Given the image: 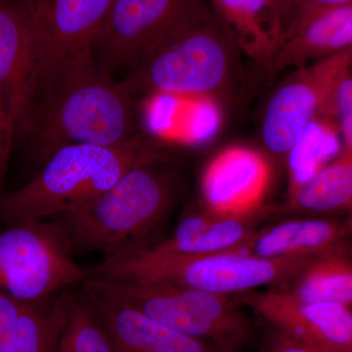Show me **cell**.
<instances>
[{
    "instance_id": "obj_1",
    "label": "cell",
    "mask_w": 352,
    "mask_h": 352,
    "mask_svg": "<svg viewBox=\"0 0 352 352\" xmlns=\"http://www.w3.org/2000/svg\"><path fill=\"white\" fill-rule=\"evenodd\" d=\"M134 103L126 85L87 53L41 85L20 132L31 134L43 160L65 146L119 144L139 135Z\"/></svg>"
},
{
    "instance_id": "obj_2",
    "label": "cell",
    "mask_w": 352,
    "mask_h": 352,
    "mask_svg": "<svg viewBox=\"0 0 352 352\" xmlns=\"http://www.w3.org/2000/svg\"><path fill=\"white\" fill-rule=\"evenodd\" d=\"M160 159L156 148L141 135L115 145L65 146L45 160L27 184L0 201V210L13 223L73 214L131 168Z\"/></svg>"
},
{
    "instance_id": "obj_3",
    "label": "cell",
    "mask_w": 352,
    "mask_h": 352,
    "mask_svg": "<svg viewBox=\"0 0 352 352\" xmlns=\"http://www.w3.org/2000/svg\"><path fill=\"white\" fill-rule=\"evenodd\" d=\"M236 48L203 0L146 51L122 82L135 99L140 95L214 98L230 80Z\"/></svg>"
},
{
    "instance_id": "obj_4",
    "label": "cell",
    "mask_w": 352,
    "mask_h": 352,
    "mask_svg": "<svg viewBox=\"0 0 352 352\" xmlns=\"http://www.w3.org/2000/svg\"><path fill=\"white\" fill-rule=\"evenodd\" d=\"M157 163L131 168L87 207L59 217L72 251L108 258L148 247L173 201L171 180L156 170Z\"/></svg>"
},
{
    "instance_id": "obj_5",
    "label": "cell",
    "mask_w": 352,
    "mask_h": 352,
    "mask_svg": "<svg viewBox=\"0 0 352 352\" xmlns=\"http://www.w3.org/2000/svg\"><path fill=\"white\" fill-rule=\"evenodd\" d=\"M312 258H264L234 251L161 254L144 248L104 258L88 273L89 276L173 285L229 296L293 281Z\"/></svg>"
},
{
    "instance_id": "obj_6",
    "label": "cell",
    "mask_w": 352,
    "mask_h": 352,
    "mask_svg": "<svg viewBox=\"0 0 352 352\" xmlns=\"http://www.w3.org/2000/svg\"><path fill=\"white\" fill-rule=\"evenodd\" d=\"M88 279L120 302L219 352L239 351L249 340V322L228 296L134 280Z\"/></svg>"
},
{
    "instance_id": "obj_7",
    "label": "cell",
    "mask_w": 352,
    "mask_h": 352,
    "mask_svg": "<svg viewBox=\"0 0 352 352\" xmlns=\"http://www.w3.org/2000/svg\"><path fill=\"white\" fill-rule=\"evenodd\" d=\"M72 252L57 221L14 222L0 232V289L27 302H43L83 283L89 274Z\"/></svg>"
},
{
    "instance_id": "obj_8",
    "label": "cell",
    "mask_w": 352,
    "mask_h": 352,
    "mask_svg": "<svg viewBox=\"0 0 352 352\" xmlns=\"http://www.w3.org/2000/svg\"><path fill=\"white\" fill-rule=\"evenodd\" d=\"M11 1L24 18L31 36L36 57V95L64 65L94 52L113 3V0Z\"/></svg>"
},
{
    "instance_id": "obj_9",
    "label": "cell",
    "mask_w": 352,
    "mask_h": 352,
    "mask_svg": "<svg viewBox=\"0 0 352 352\" xmlns=\"http://www.w3.org/2000/svg\"><path fill=\"white\" fill-rule=\"evenodd\" d=\"M351 64L352 47L300 67L275 90L266 105L261 129L264 145L271 153L286 155L314 118L335 120L336 88Z\"/></svg>"
},
{
    "instance_id": "obj_10",
    "label": "cell",
    "mask_w": 352,
    "mask_h": 352,
    "mask_svg": "<svg viewBox=\"0 0 352 352\" xmlns=\"http://www.w3.org/2000/svg\"><path fill=\"white\" fill-rule=\"evenodd\" d=\"M203 0H113L95 41L98 63L131 71L143 54Z\"/></svg>"
},
{
    "instance_id": "obj_11",
    "label": "cell",
    "mask_w": 352,
    "mask_h": 352,
    "mask_svg": "<svg viewBox=\"0 0 352 352\" xmlns=\"http://www.w3.org/2000/svg\"><path fill=\"white\" fill-rule=\"evenodd\" d=\"M272 176L270 160L258 150L240 145L224 148L201 175L204 208L226 219H252L264 208Z\"/></svg>"
},
{
    "instance_id": "obj_12",
    "label": "cell",
    "mask_w": 352,
    "mask_h": 352,
    "mask_svg": "<svg viewBox=\"0 0 352 352\" xmlns=\"http://www.w3.org/2000/svg\"><path fill=\"white\" fill-rule=\"evenodd\" d=\"M240 295L241 302L292 339L325 352H352L351 307L303 302L286 289Z\"/></svg>"
},
{
    "instance_id": "obj_13",
    "label": "cell",
    "mask_w": 352,
    "mask_h": 352,
    "mask_svg": "<svg viewBox=\"0 0 352 352\" xmlns=\"http://www.w3.org/2000/svg\"><path fill=\"white\" fill-rule=\"evenodd\" d=\"M82 293L100 317L118 352H219L207 342L120 302L95 287L88 278L82 283Z\"/></svg>"
},
{
    "instance_id": "obj_14",
    "label": "cell",
    "mask_w": 352,
    "mask_h": 352,
    "mask_svg": "<svg viewBox=\"0 0 352 352\" xmlns=\"http://www.w3.org/2000/svg\"><path fill=\"white\" fill-rule=\"evenodd\" d=\"M0 94L14 132H20L36 95V57L24 18L11 0H0Z\"/></svg>"
},
{
    "instance_id": "obj_15",
    "label": "cell",
    "mask_w": 352,
    "mask_h": 352,
    "mask_svg": "<svg viewBox=\"0 0 352 352\" xmlns=\"http://www.w3.org/2000/svg\"><path fill=\"white\" fill-rule=\"evenodd\" d=\"M68 296L27 302L0 289V352H57Z\"/></svg>"
},
{
    "instance_id": "obj_16",
    "label": "cell",
    "mask_w": 352,
    "mask_h": 352,
    "mask_svg": "<svg viewBox=\"0 0 352 352\" xmlns=\"http://www.w3.org/2000/svg\"><path fill=\"white\" fill-rule=\"evenodd\" d=\"M238 50L267 69L284 41L274 0H208Z\"/></svg>"
},
{
    "instance_id": "obj_17",
    "label": "cell",
    "mask_w": 352,
    "mask_h": 352,
    "mask_svg": "<svg viewBox=\"0 0 352 352\" xmlns=\"http://www.w3.org/2000/svg\"><path fill=\"white\" fill-rule=\"evenodd\" d=\"M344 234V227L329 220H289L254 230L232 251L264 258L316 256L337 249Z\"/></svg>"
},
{
    "instance_id": "obj_18",
    "label": "cell",
    "mask_w": 352,
    "mask_h": 352,
    "mask_svg": "<svg viewBox=\"0 0 352 352\" xmlns=\"http://www.w3.org/2000/svg\"><path fill=\"white\" fill-rule=\"evenodd\" d=\"M352 47V2L315 16L285 39L267 67L271 75Z\"/></svg>"
},
{
    "instance_id": "obj_19",
    "label": "cell",
    "mask_w": 352,
    "mask_h": 352,
    "mask_svg": "<svg viewBox=\"0 0 352 352\" xmlns=\"http://www.w3.org/2000/svg\"><path fill=\"white\" fill-rule=\"evenodd\" d=\"M249 220L226 219L201 212L188 214L163 242L146 247L161 254H208L232 251L254 232Z\"/></svg>"
},
{
    "instance_id": "obj_20",
    "label": "cell",
    "mask_w": 352,
    "mask_h": 352,
    "mask_svg": "<svg viewBox=\"0 0 352 352\" xmlns=\"http://www.w3.org/2000/svg\"><path fill=\"white\" fill-rule=\"evenodd\" d=\"M293 281L288 291L303 302L352 307V258L337 250L310 259Z\"/></svg>"
},
{
    "instance_id": "obj_21",
    "label": "cell",
    "mask_w": 352,
    "mask_h": 352,
    "mask_svg": "<svg viewBox=\"0 0 352 352\" xmlns=\"http://www.w3.org/2000/svg\"><path fill=\"white\" fill-rule=\"evenodd\" d=\"M340 133L335 120L314 118L287 153L289 196L293 195L331 162L340 149Z\"/></svg>"
},
{
    "instance_id": "obj_22",
    "label": "cell",
    "mask_w": 352,
    "mask_h": 352,
    "mask_svg": "<svg viewBox=\"0 0 352 352\" xmlns=\"http://www.w3.org/2000/svg\"><path fill=\"white\" fill-rule=\"evenodd\" d=\"M289 204L293 210L314 214L352 212V157L340 155L289 196Z\"/></svg>"
},
{
    "instance_id": "obj_23",
    "label": "cell",
    "mask_w": 352,
    "mask_h": 352,
    "mask_svg": "<svg viewBox=\"0 0 352 352\" xmlns=\"http://www.w3.org/2000/svg\"><path fill=\"white\" fill-rule=\"evenodd\" d=\"M57 352H118L112 338L85 294L69 291L68 308Z\"/></svg>"
},
{
    "instance_id": "obj_24",
    "label": "cell",
    "mask_w": 352,
    "mask_h": 352,
    "mask_svg": "<svg viewBox=\"0 0 352 352\" xmlns=\"http://www.w3.org/2000/svg\"><path fill=\"white\" fill-rule=\"evenodd\" d=\"M333 118L344 142L342 156L352 157V71L340 78L333 96Z\"/></svg>"
},
{
    "instance_id": "obj_25",
    "label": "cell",
    "mask_w": 352,
    "mask_h": 352,
    "mask_svg": "<svg viewBox=\"0 0 352 352\" xmlns=\"http://www.w3.org/2000/svg\"><path fill=\"white\" fill-rule=\"evenodd\" d=\"M351 2L352 0H305L300 12L296 15L293 24L285 34L284 41L298 32L300 28L307 24L308 21L311 20L318 14L329 10V9L335 8V7L351 3Z\"/></svg>"
},
{
    "instance_id": "obj_26",
    "label": "cell",
    "mask_w": 352,
    "mask_h": 352,
    "mask_svg": "<svg viewBox=\"0 0 352 352\" xmlns=\"http://www.w3.org/2000/svg\"><path fill=\"white\" fill-rule=\"evenodd\" d=\"M263 352H325L307 346L274 329L264 344Z\"/></svg>"
},
{
    "instance_id": "obj_27",
    "label": "cell",
    "mask_w": 352,
    "mask_h": 352,
    "mask_svg": "<svg viewBox=\"0 0 352 352\" xmlns=\"http://www.w3.org/2000/svg\"><path fill=\"white\" fill-rule=\"evenodd\" d=\"M14 135H15V132H14L13 127L11 126L6 104H4L3 98L0 94V182H1L4 170H6L7 157L10 151Z\"/></svg>"
},
{
    "instance_id": "obj_28",
    "label": "cell",
    "mask_w": 352,
    "mask_h": 352,
    "mask_svg": "<svg viewBox=\"0 0 352 352\" xmlns=\"http://www.w3.org/2000/svg\"><path fill=\"white\" fill-rule=\"evenodd\" d=\"M274 2L286 34L289 28L295 21L296 15L300 12L305 0H274Z\"/></svg>"
},
{
    "instance_id": "obj_29",
    "label": "cell",
    "mask_w": 352,
    "mask_h": 352,
    "mask_svg": "<svg viewBox=\"0 0 352 352\" xmlns=\"http://www.w3.org/2000/svg\"><path fill=\"white\" fill-rule=\"evenodd\" d=\"M351 71H352V64H351Z\"/></svg>"
},
{
    "instance_id": "obj_30",
    "label": "cell",
    "mask_w": 352,
    "mask_h": 352,
    "mask_svg": "<svg viewBox=\"0 0 352 352\" xmlns=\"http://www.w3.org/2000/svg\"><path fill=\"white\" fill-rule=\"evenodd\" d=\"M351 227H352V220H351Z\"/></svg>"
}]
</instances>
